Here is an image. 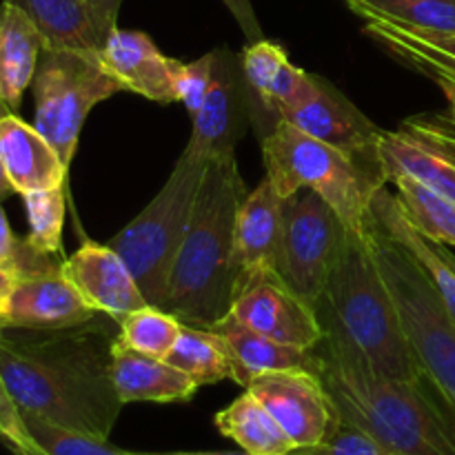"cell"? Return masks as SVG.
<instances>
[{
  "label": "cell",
  "instance_id": "obj_1",
  "mask_svg": "<svg viewBox=\"0 0 455 455\" xmlns=\"http://www.w3.org/2000/svg\"><path fill=\"white\" fill-rule=\"evenodd\" d=\"M116 323L100 314L78 327L31 331L34 336H7L0 327V376L18 409L109 440L124 407L111 378Z\"/></svg>",
  "mask_w": 455,
  "mask_h": 455
},
{
  "label": "cell",
  "instance_id": "obj_2",
  "mask_svg": "<svg viewBox=\"0 0 455 455\" xmlns=\"http://www.w3.org/2000/svg\"><path fill=\"white\" fill-rule=\"evenodd\" d=\"M314 311L323 327L320 349L394 380H413L425 373L413 355L398 305L373 256L367 229H349Z\"/></svg>",
  "mask_w": 455,
  "mask_h": 455
},
{
  "label": "cell",
  "instance_id": "obj_3",
  "mask_svg": "<svg viewBox=\"0 0 455 455\" xmlns=\"http://www.w3.org/2000/svg\"><path fill=\"white\" fill-rule=\"evenodd\" d=\"M315 349L323 358L320 378L340 420L400 455H455V411L425 373L394 380Z\"/></svg>",
  "mask_w": 455,
  "mask_h": 455
},
{
  "label": "cell",
  "instance_id": "obj_4",
  "mask_svg": "<svg viewBox=\"0 0 455 455\" xmlns=\"http://www.w3.org/2000/svg\"><path fill=\"white\" fill-rule=\"evenodd\" d=\"M247 194L235 154L209 160L163 305L180 323L209 329L229 314L235 287V213Z\"/></svg>",
  "mask_w": 455,
  "mask_h": 455
},
{
  "label": "cell",
  "instance_id": "obj_5",
  "mask_svg": "<svg viewBox=\"0 0 455 455\" xmlns=\"http://www.w3.org/2000/svg\"><path fill=\"white\" fill-rule=\"evenodd\" d=\"M260 149L265 176L283 198L311 189L336 209L349 229H367L369 204L385 185L354 158L287 120H280L274 132L262 138Z\"/></svg>",
  "mask_w": 455,
  "mask_h": 455
},
{
  "label": "cell",
  "instance_id": "obj_6",
  "mask_svg": "<svg viewBox=\"0 0 455 455\" xmlns=\"http://www.w3.org/2000/svg\"><path fill=\"white\" fill-rule=\"evenodd\" d=\"M209 160L185 149L163 189L109 240L123 256L147 302L163 309L173 262L182 247Z\"/></svg>",
  "mask_w": 455,
  "mask_h": 455
},
{
  "label": "cell",
  "instance_id": "obj_7",
  "mask_svg": "<svg viewBox=\"0 0 455 455\" xmlns=\"http://www.w3.org/2000/svg\"><path fill=\"white\" fill-rule=\"evenodd\" d=\"M367 234L387 287L398 305L413 355L455 411V320L416 258L371 216L367 218Z\"/></svg>",
  "mask_w": 455,
  "mask_h": 455
},
{
  "label": "cell",
  "instance_id": "obj_8",
  "mask_svg": "<svg viewBox=\"0 0 455 455\" xmlns=\"http://www.w3.org/2000/svg\"><path fill=\"white\" fill-rule=\"evenodd\" d=\"M34 127L71 167L80 132L98 102L124 92L105 69L100 53L43 49L34 83Z\"/></svg>",
  "mask_w": 455,
  "mask_h": 455
},
{
  "label": "cell",
  "instance_id": "obj_9",
  "mask_svg": "<svg viewBox=\"0 0 455 455\" xmlns=\"http://www.w3.org/2000/svg\"><path fill=\"white\" fill-rule=\"evenodd\" d=\"M347 234L349 227L345 220L315 191L300 189L283 198V231L275 271L311 307L340 258Z\"/></svg>",
  "mask_w": 455,
  "mask_h": 455
},
{
  "label": "cell",
  "instance_id": "obj_10",
  "mask_svg": "<svg viewBox=\"0 0 455 455\" xmlns=\"http://www.w3.org/2000/svg\"><path fill=\"white\" fill-rule=\"evenodd\" d=\"M283 120L300 132L336 147L364 172L387 185L378 160V142L385 129L363 114L336 84L318 74L307 76L305 87L280 111Z\"/></svg>",
  "mask_w": 455,
  "mask_h": 455
},
{
  "label": "cell",
  "instance_id": "obj_11",
  "mask_svg": "<svg viewBox=\"0 0 455 455\" xmlns=\"http://www.w3.org/2000/svg\"><path fill=\"white\" fill-rule=\"evenodd\" d=\"M378 160L387 185L409 176L455 200V123L447 114L409 116L394 132H382Z\"/></svg>",
  "mask_w": 455,
  "mask_h": 455
},
{
  "label": "cell",
  "instance_id": "obj_12",
  "mask_svg": "<svg viewBox=\"0 0 455 455\" xmlns=\"http://www.w3.org/2000/svg\"><path fill=\"white\" fill-rule=\"evenodd\" d=\"M229 311L240 323L283 345L315 349L323 342L314 307L289 287L275 267H256L240 274Z\"/></svg>",
  "mask_w": 455,
  "mask_h": 455
},
{
  "label": "cell",
  "instance_id": "obj_13",
  "mask_svg": "<svg viewBox=\"0 0 455 455\" xmlns=\"http://www.w3.org/2000/svg\"><path fill=\"white\" fill-rule=\"evenodd\" d=\"M247 391L269 409L296 449L323 444L338 422L333 400L318 373L302 369L260 373L249 382Z\"/></svg>",
  "mask_w": 455,
  "mask_h": 455
},
{
  "label": "cell",
  "instance_id": "obj_14",
  "mask_svg": "<svg viewBox=\"0 0 455 455\" xmlns=\"http://www.w3.org/2000/svg\"><path fill=\"white\" fill-rule=\"evenodd\" d=\"M251 127L247 84L240 53L216 49L209 92L191 116V136L185 149L204 160L235 154V145Z\"/></svg>",
  "mask_w": 455,
  "mask_h": 455
},
{
  "label": "cell",
  "instance_id": "obj_15",
  "mask_svg": "<svg viewBox=\"0 0 455 455\" xmlns=\"http://www.w3.org/2000/svg\"><path fill=\"white\" fill-rule=\"evenodd\" d=\"M60 267L65 278L93 311L118 323L132 311L149 305L129 265L109 244L87 240Z\"/></svg>",
  "mask_w": 455,
  "mask_h": 455
},
{
  "label": "cell",
  "instance_id": "obj_16",
  "mask_svg": "<svg viewBox=\"0 0 455 455\" xmlns=\"http://www.w3.org/2000/svg\"><path fill=\"white\" fill-rule=\"evenodd\" d=\"M60 265H52L18 278L12 305L0 327L53 331V329L78 327L100 315L80 298L74 284L62 274Z\"/></svg>",
  "mask_w": 455,
  "mask_h": 455
},
{
  "label": "cell",
  "instance_id": "obj_17",
  "mask_svg": "<svg viewBox=\"0 0 455 455\" xmlns=\"http://www.w3.org/2000/svg\"><path fill=\"white\" fill-rule=\"evenodd\" d=\"M240 58L251 127L258 133V140H262L283 120L280 111L300 93L309 71L293 65L283 44L267 38L244 44Z\"/></svg>",
  "mask_w": 455,
  "mask_h": 455
},
{
  "label": "cell",
  "instance_id": "obj_18",
  "mask_svg": "<svg viewBox=\"0 0 455 455\" xmlns=\"http://www.w3.org/2000/svg\"><path fill=\"white\" fill-rule=\"evenodd\" d=\"M100 60L124 92L158 105L178 102L176 78L182 60L164 56L145 31L116 27L102 47Z\"/></svg>",
  "mask_w": 455,
  "mask_h": 455
},
{
  "label": "cell",
  "instance_id": "obj_19",
  "mask_svg": "<svg viewBox=\"0 0 455 455\" xmlns=\"http://www.w3.org/2000/svg\"><path fill=\"white\" fill-rule=\"evenodd\" d=\"M0 160L16 194L53 189L67 185L69 167L52 142L16 114L0 120Z\"/></svg>",
  "mask_w": 455,
  "mask_h": 455
},
{
  "label": "cell",
  "instance_id": "obj_20",
  "mask_svg": "<svg viewBox=\"0 0 455 455\" xmlns=\"http://www.w3.org/2000/svg\"><path fill=\"white\" fill-rule=\"evenodd\" d=\"M213 333L229 345L234 355L235 378L234 382L247 389L249 382L260 373L287 371V369H302V371L318 373L323 369V358L318 349H300V347L283 345L274 338L258 333L256 329L240 323L234 314L222 315L212 324Z\"/></svg>",
  "mask_w": 455,
  "mask_h": 455
},
{
  "label": "cell",
  "instance_id": "obj_21",
  "mask_svg": "<svg viewBox=\"0 0 455 455\" xmlns=\"http://www.w3.org/2000/svg\"><path fill=\"white\" fill-rule=\"evenodd\" d=\"M111 378L123 404L132 403H189L200 385L167 360L151 358L129 349L116 336L111 351Z\"/></svg>",
  "mask_w": 455,
  "mask_h": 455
},
{
  "label": "cell",
  "instance_id": "obj_22",
  "mask_svg": "<svg viewBox=\"0 0 455 455\" xmlns=\"http://www.w3.org/2000/svg\"><path fill=\"white\" fill-rule=\"evenodd\" d=\"M283 231V196L274 189L269 178H262L256 189L249 191L235 213L234 267L235 280L256 267H275Z\"/></svg>",
  "mask_w": 455,
  "mask_h": 455
},
{
  "label": "cell",
  "instance_id": "obj_23",
  "mask_svg": "<svg viewBox=\"0 0 455 455\" xmlns=\"http://www.w3.org/2000/svg\"><path fill=\"white\" fill-rule=\"evenodd\" d=\"M25 12L43 36L44 49L100 53L111 31L84 0H3Z\"/></svg>",
  "mask_w": 455,
  "mask_h": 455
},
{
  "label": "cell",
  "instance_id": "obj_24",
  "mask_svg": "<svg viewBox=\"0 0 455 455\" xmlns=\"http://www.w3.org/2000/svg\"><path fill=\"white\" fill-rule=\"evenodd\" d=\"M369 216L416 258V262L422 267L427 278L431 280L434 289L438 291L444 309L455 320V267L444 256L443 244L422 235L407 220L398 200H395V194H389V185L380 187L373 194L371 204H369Z\"/></svg>",
  "mask_w": 455,
  "mask_h": 455
},
{
  "label": "cell",
  "instance_id": "obj_25",
  "mask_svg": "<svg viewBox=\"0 0 455 455\" xmlns=\"http://www.w3.org/2000/svg\"><path fill=\"white\" fill-rule=\"evenodd\" d=\"M44 43L31 18L12 3L0 4V98L16 114L34 83Z\"/></svg>",
  "mask_w": 455,
  "mask_h": 455
},
{
  "label": "cell",
  "instance_id": "obj_26",
  "mask_svg": "<svg viewBox=\"0 0 455 455\" xmlns=\"http://www.w3.org/2000/svg\"><path fill=\"white\" fill-rule=\"evenodd\" d=\"M213 422L225 438L234 440L243 451L251 455H289L296 451L293 440L284 434L269 409L247 389L229 407L218 411Z\"/></svg>",
  "mask_w": 455,
  "mask_h": 455
},
{
  "label": "cell",
  "instance_id": "obj_27",
  "mask_svg": "<svg viewBox=\"0 0 455 455\" xmlns=\"http://www.w3.org/2000/svg\"><path fill=\"white\" fill-rule=\"evenodd\" d=\"M164 360L194 378L200 387L235 378L229 345L212 329L182 323L180 336Z\"/></svg>",
  "mask_w": 455,
  "mask_h": 455
},
{
  "label": "cell",
  "instance_id": "obj_28",
  "mask_svg": "<svg viewBox=\"0 0 455 455\" xmlns=\"http://www.w3.org/2000/svg\"><path fill=\"white\" fill-rule=\"evenodd\" d=\"M395 200L407 220L429 240L455 247V200L409 176H395Z\"/></svg>",
  "mask_w": 455,
  "mask_h": 455
},
{
  "label": "cell",
  "instance_id": "obj_29",
  "mask_svg": "<svg viewBox=\"0 0 455 455\" xmlns=\"http://www.w3.org/2000/svg\"><path fill=\"white\" fill-rule=\"evenodd\" d=\"M360 18L398 22L435 34H455V0H342Z\"/></svg>",
  "mask_w": 455,
  "mask_h": 455
},
{
  "label": "cell",
  "instance_id": "obj_30",
  "mask_svg": "<svg viewBox=\"0 0 455 455\" xmlns=\"http://www.w3.org/2000/svg\"><path fill=\"white\" fill-rule=\"evenodd\" d=\"M118 324V340L123 345L160 360L167 358L182 331V323L176 315L154 305L132 311Z\"/></svg>",
  "mask_w": 455,
  "mask_h": 455
},
{
  "label": "cell",
  "instance_id": "obj_31",
  "mask_svg": "<svg viewBox=\"0 0 455 455\" xmlns=\"http://www.w3.org/2000/svg\"><path fill=\"white\" fill-rule=\"evenodd\" d=\"M364 34H367L369 38L376 40L382 49H387L395 60L407 65L409 69L418 71V74L422 76H444V78L455 83L453 58L443 56V53L434 52V49L427 47V44L418 43V40H413L411 36H407L403 29L391 25V22L378 20V18H367V20H364Z\"/></svg>",
  "mask_w": 455,
  "mask_h": 455
},
{
  "label": "cell",
  "instance_id": "obj_32",
  "mask_svg": "<svg viewBox=\"0 0 455 455\" xmlns=\"http://www.w3.org/2000/svg\"><path fill=\"white\" fill-rule=\"evenodd\" d=\"M27 209L29 234L27 244L40 256H56L62 249V227H65L67 196L65 185L53 189L29 191L22 196Z\"/></svg>",
  "mask_w": 455,
  "mask_h": 455
},
{
  "label": "cell",
  "instance_id": "obj_33",
  "mask_svg": "<svg viewBox=\"0 0 455 455\" xmlns=\"http://www.w3.org/2000/svg\"><path fill=\"white\" fill-rule=\"evenodd\" d=\"M22 418H25L31 438L47 455H127L124 449L111 447L109 440L76 434V431L62 429L43 418L29 416V413H22Z\"/></svg>",
  "mask_w": 455,
  "mask_h": 455
},
{
  "label": "cell",
  "instance_id": "obj_34",
  "mask_svg": "<svg viewBox=\"0 0 455 455\" xmlns=\"http://www.w3.org/2000/svg\"><path fill=\"white\" fill-rule=\"evenodd\" d=\"M289 455H400L391 451L389 447H385L382 443H378L376 438H371L369 434H364L358 427L349 425V422L340 420L333 425V429L329 431L327 440L318 447L311 449H296Z\"/></svg>",
  "mask_w": 455,
  "mask_h": 455
},
{
  "label": "cell",
  "instance_id": "obj_35",
  "mask_svg": "<svg viewBox=\"0 0 455 455\" xmlns=\"http://www.w3.org/2000/svg\"><path fill=\"white\" fill-rule=\"evenodd\" d=\"M213 62H216V49L196 58L194 62H180L176 78V93L178 102L185 105L189 116H194L200 109L204 96H207L209 84H212Z\"/></svg>",
  "mask_w": 455,
  "mask_h": 455
},
{
  "label": "cell",
  "instance_id": "obj_36",
  "mask_svg": "<svg viewBox=\"0 0 455 455\" xmlns=\"http://www.w3.org/2000/svg\"><path fill=\"white\" fill-rule=\"evenodd\" d=\"M0 440L16 455H47L31 438L22 411L13 403L3 376H0Z\"/></svg>",
  "mask_w": 455,
  "mask_h": 455
},
{
  "label": "cell",
  "instance_id": "obj_37",
  "mask_svg": "<svg viewBox=\"0 0 455 455\" xmlns=\"http://www.w3.org/2000/svg\"><path fill=\"white\" fill-rule=\"evenodd\" d=\"M52 256H40L27 244V240H18L9 227L7 216L0 207V267L16 271L18 275L34 274V271L52 267Z\"/></svg>",
  "mask_w": 455,
  "mask_h": 455
},
{
  "label": "cell",
  "instance_id": "obj_38",
  "mask_svg": "<svg viewBox=\"0 0 455 455\" xmlns=\"http://www.w3.org/2000/svg\"><path fill=\"white\" fill-rule=\"evenodd\" d=\"M222 4L229 9V13L234 16V20L240 25V29H243L247 43H256V40L265 38L251 0H222Z\"/></svg>",
  "mask_w": 455,
  "mask_h": 455
},
{
  "label": "cell",
  "instance_id": "obj_39",
  "mask_svg": "<svg viewBox=\"0 0 455 455\" xmlns=\"http://www.w3.org/2000/svg\"><path fill=\"white\" fill-rule=\"evenodd\" d=\"M84 3L98 13V18H100L107 29L114 31L118 27V13L120 7H123V0H84Z\"/></svg>",
  "mask_w": 455,
  "mask_h": 455
},
{
  "label": "cell",
  "instance_id": "obj_40",
  "mask_svg": "<svg viewBox=\"0 0 455 455\" xmlns=\"http://www.w3.org/2000/svg\"><path fill=\"white\" fill-rule=\"evenodd\" d=\"M20 275L12 269H4L0 267V323L4 320L7 315L9 305H12V296H13V289H16V283Z\"/></svg>",
  "mask_w": 455,
  "mask_h": 455
},
{
  "label": "cell",
  "instance_id": "obj_41",
  "mask_svg": "<svg viewBox=\"0 0 455 455\" xmlns=\"http://www.w3.org/2000/svg\"><path fill=\"white\" fill-rule=\"evenodd\" d=\"M427 78L434 80V83L440 87V92L444 93V98H447V116L455 123V83L453 80L444 78V76H438V74H431V76H427Z\"/></svg>",
  "mask_w": 455,
  "mask_h": 455
},
{
  "label": "cell",
  "instance_id": "obj_42",
  "mask_svg": "<svg viewBox=\"0 0 455 455\" xmlns=\"http://www.w3.org/2000/svg\"><path fill=\"white\" fill-rule=\"evenodd\" d=\"M127 455H251L247 451H127Z\"/></svg>",
  "mask_w": 455,
  "mask_h": 455
},
{
  "label": "cell",
  "instance_id": "obj_43",
  "mask_svg": "<svg viewBox=\"0 0 455 455\" xmlns=\"http://www.w3.org/2000/svg\"><path fill=\"white\" fill-rule=\"evenodd\" d=\"M12 194H16V189H13V185L9 182L7 172H4L3 167V160H0V198H7V196Z\"/></svg>",
  "mask_w": 455,
  "mask_h": 455
},
{
  "label": "cell",
  "instance_id": "obj_44",
  "mask_svg": "<svg viewBox=\"0 0 455 455\" xmlns=\"http://www.w3.org/2000/svg\"><path fill=\"white\" fill-rule=\"evenodd\" d=\"M9 114H13V111L9 109V107H7V102H4L3 98H0V120H3L4 116H9Z\"/></svg>",
  "mask_w": 455,
  "mask_h": 455
},
{
  "label": "cell",
  "instance_id": "obj_45",
  "mask_svg": "<svg viewBox=\"0 0 455 455\" xmlns=\"http://www.w3.org/2000/svg\"><path fill=\"white\" fill-rule=\"evenodd\" d=\"M443 249H444V256H447V258H449V262H451V265L455 267V253L451 251V249L447 247V244H443Z\"/></svg>",
  "mask_w": 455,
  "mask_h": 455
}]
</instances>
